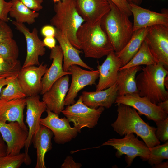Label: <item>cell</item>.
I'll return each mask as SVG.
<instances>
[{
  "label": "cell",
  "mask_w": 168,
  "mask_h": 168,
  "mask_svg": "<svg viewBox=\"0 0 168 168\" xmlns=\"http://www.w3.org/2000/svg\"><path fill=\"white\" fill-rule=\"evenodd\" d=\"M111 146L117 150L116 156L120 157L125 155L127 167L131 165L134 159L139 156L143 161H147L150 154V148L144 142L139 140L133 133L125 135L122 138H112L103 143L101 146Z\"/></svg>",
  "instance_id": "6"
},
{
  "label": "cell",
  "mask_w": 168,
  "mask_h": 168,
  "mask_svg": "<svg viewBox=\"0 0 168 168\" xmlns=\"http://www.w3.org/2000/svg\"><path fill=\"white\" fill-rule=\"evenodd\" d=\"M148 28H144L134 31L125 46L119 52L115 53L121 61L122 67L127 63L137 53L144 40Z\"/></svg>",
  "instance_id": "26"
},
{
  "label": "cell",
  "mask_w": 168,
  "mask_h": 168,
  "mask_svg": "<svg viewBox=\"0 0 168 168\" xmlns=\"http://www.w3.org/2000/svg\"><path fill=\"white\" fill-rule=\"evenodd\" d=\"M7 145L0 133V157L7 155Z\"/></svg>",
  "instance_id": "42"
},
{
  "label": "cell",
  "mask_w": 168,
  "mask_h": 168,
  "mask_svg": "<svg viewBox=\"0 0 168 168\" xmlns=\"http://www.w3.org/2000/svg\"><path fill=\"white\" fill-rule=\"evenodd\" d=\"M26 99L27 109L26 122L28 127V135L24 147L25 153L26 157V165H28L31 163L28 154L29 149L34 136L40 127V118L43 113L46 111L47 107L43 101L40 100L38 95L27 96Z\"/></svg>",
  "instance_id": "10"
},
{
  "label": "cell",
  "mask_w": 168,
  "mask_h": 168,
  "mask_svg": "<svg viewBox=\"0 0 168 168\" xmlns=\"http://www.w3.org/2000/svg\"><path fill=\"white\" fill-rule=\"evenodd\" d=\"M79 14L85 22L93 24L100 23L110 6L109 0H75Z\"/></svg>",
  "instance_id": "18"
},
{
  "label": "cell",
  "mask_w": 168,
  "mask_h": 168,
  "mask_svg": "<svg viewBox=\"0 0 168 168\" xmlns=\"http://www.w3.org/2000/svg\"><path fill=\"white\" fill-rule=\"evenodd\" d=\"M53 134L46 127L41 125L34 136L32 142L36 149L37 160L35 168H46L45 155L52 149L51 139Z\"/></svg>",
  "instance_id": "24"
},
{
  "label": "cell",
  "mask_w": 168,
  "mask_h": 168,
  "mask_svg": "<svg viewBox=\"0 0 168 168\" xmlns=\"http://www.w3.org/2000/svg\"><path fill=\"white\" fill-rule=\"evenodd\" d=\"M47 115L40 118V123L49 129L54 135L53 139L58 144H64L75 138L80 132L76 127H71L68 119L60 118L59 115L46 109Z\"/></svg>",
  "instance_id": "11"
},
{
  "label": "cell",
  "mask_w": 168,
  "mask_h": 168,
  "mask_svg": "<svg viewBox=\"0 0 168 168\" xmlns=\"http://www.w3.org/2000/svg\"><path fill=\"white\" fill-rule=\"evenodd\" d=\"M129 3H133L139 5L141 4L142 1V0H126Z\"/></svg>",
  "instance_id": "46"
},
{
  "label": "cell",
  "mask_w": 168,
  "mask_h": 168,
  "mask_svg": "<svg viewBox=\"0 0 168 168\" xmlns=\"http://www.w3.org/2000/svg\"><path fill=\"white\" fill-rule=\"evenodd\" d=\"M122 67L121 61L114 51L108 54L102 64L97 66L99 80L96 85V91L106 89L115 84L119 70Z\"/></svg>",
  "instance_id": "19"
},
{
  "label": "cell",
  "mask_w": 168,
  "mask_h": 168,
  "mask_svg": "<svg viewBox=\"0 0 168 168\" xmlns=\"http://www.w3.org/2000/svg\"><path fill=\"white\" fill-rule=\"evenodd\" d=\"M76 38L85 57L100 59L114 51L100 23H83L77 31Z\"/></svg>",
  "instance_id": "4"
},
{
  "label": "cell",
  "mask_w": 168,
  "mask_h": 168,
  "mask_svg": "<svg viewBox=\"0 0 168 168\" xmlns=\"http://www.w3.org/2000/svg\"><path fill=\"white\" fill-rule=\"evenodd\" d=\"M104 108L101 107L97 109L90 108L83 103L80 96L76 102L67 106L62 113L81 132V129L84 128H91L97 125Z\"/></svg>",
  "instance_id": "7"
},
{
  "label": "cell",
  "mask_w": 168,
  "mask_h": 168,
  "mask_svg": "<svg viewBox=\"0 0 168 168\" xmlns=\"http://www.w3.org/2000/svg\"><path fill=\"white\" fill-rule=\"evenodd\" d=\"M49 58L52 60V63L42 79V89L40 94L43 95L48 91L53 84L62 77L71 75L69 71L63 70V56L60 45H56L51 49Z\"/></svg>",
  "instance_id": "20"
},
{
  "label": "cell",
  "mask_w": 168,
  "mask_h": 168,
  "mask_svg": "<svg viewBox=\"0 0 168 168\" xmlns=\"http://www.w3.org/2000/svg\"><path fill=\"white\" fill-rule=\"evenodd\" d=\"M55 14L51 25L64 35L76 48L81 49L76 38L77 31L85 21L79 14L75 0H61L54 4Z\"/></svg>",
  "instance_id": "5"
},
{
  "label": "cell",
  "mask_w": 168,
  "mask_h": 168,
  "mask_svg": "<svg viewBox=\"0 0 168 168\" xmlns=\"http://www.w3.org/2000/svg\"><path fill=\"white\" fill-rule=\"evenodd\" d=\"M18 75L11 77L6 85V86L2 88L0 94V99L10 100L26 97L19 84Z\"/></svg>",
  "instance_id": "29"
},
{
  "label": "cell",
  "mask_w": 168,
  "mask_h": 168,
  "mask_svg": "<svg viewBox=\"0 0 168 168\" xmlns=\"http://www.w3.org/2000/svg\"><path fill=\"white\" fill-rule=\"evenodd\" d=\"M21 69L19 61L11 63L0 57V78H6L17 75Z\"/></svg>",
  "instance_id": "33"
},
{
  "label": "cell",
  "mask_w": 168,
  "mask_h": 168,
  "mask_svg": "<svg viewBox=\"0 0 168 168\" xmlns=\"http://www.w3.org/2000/svg\"><path fill=\"white\" fill-rule=\"evenodd\" d=\"M129 6L133 17V31L156 25L168 26L167 9H164L161 13H158L143 8L133 3H129Z\"/></svg>",
  "instance_id": "16"
},
{
  "label": "cell",
  "mask_w": 168,
  "mask_h": 168,
  "mask_svg": "<svg viewBox=\"0 0 168 168\" xmlns=\"http://www.w3.org/2000/svg\"><path fill=\"white\" fill-rule=\"evenodd\" d=\"M13 36L12 31L7 22L0 20V41L13 38Z\"/></svg>",
  "instance_id": "36"
},
{
  "label": "cell",
  "mask_w": 168,
  "mask_h": 168,
  "mask_svg": "<svg viewBox=\"0 0 168 168\" xmlns=\"http://www.w3.org/2000/svg\"><path fill=\"white\" fill-rule=\"evenodd\" d=\"M116 105L117 117L111 124L115 131L121 136L134 133L142 139L149 148L160 144L155 136L156 128L145 122L135 109L123 104Z\"/></svg>",
  "instance_id": "1"
},
{
  "label": "cell",
  "mask_w": 168,
  "mask_h": 168,
  "mask_svg": "<svg viewBox=\"0 0 168 168\" xmlns=\"http://www.w3.org/2000/svg\"><path fill=\"white\" fill-rule=\"evenodd\" d=\"M82 166L80 163H76L70 156H68L61 166L62 168H80Z\"/></svg>",
  "instance_id": "39"
},
{
  "label": "cell",
  "mask_w": 168,
  "mask_h": 168,
  "mask_svg": "<svg viewBox=\"0 0 168 168\" xmlns=\"http://www.w3.org/2000/svg\"><path fill=\"white\" fill-rule=\"evenodd\" d=\"M116 83L106 89L95 91H84L80 96L83 103L94 109L99 107L110 108L114 103L118 96Z\"/></svg>",
  "instance_id": "21"
},
{
  "label": "cell",
  "mask_w": 168,
  "mask_h": 168,
  "mask_svg": "<svg viewBox=\"0 0 168 168\" xmlns=\"http://www.w3.org/2000/svg\"><path fill=\"white\" fill-rule=\"evenodd\" d=\"M155 168H167L168 167V161L162 162L159 164L155 165Z\"/></svg>",
  "instance_id": "45"
},
{
  "label": "cell",
  "mask_w": 168,
  "mask_h": 168,
  "mask_svg": "<svg viewBox=\"0 0 168 168\" xmlns=\"http://www.w3.org/2000/svg\"><path fill=\"white\" fill-rule=\"evenodd\" d=\"M166 113L168 114V99L158 103L157 104Z\"/></svg>",
  "instance_id": "43"
},
{
  "label": "cell",
  "mask_w": 168,
  "mask_h": 168,
  "mask_svg": "<svg viewBox=\"0 0 168 168\" xmlns=\"http://www.w3.org/2000/svg\"><path fill=\"white\" fill-rule=\"evenodd\" d=\"M144 40L157 63L168 68V26L156 25L148 27Z\"/></svg>",
  "instance_id": "8"
},
{
  "label": "cell",
  "mask_w": 168,
  "mask_h": 168,
  "mask_svg": "<svg viewBox=\"0 0 168 168\" xmlns=\"http://www.w3.org/2000/svg\"><path fill=\"white\" fill-rule=\"evenodd\" d=\"M54 37L58 42L62 51L64 62L63 68L64 71H68L70 67L72 65L94 70L81 58L79 54L82 51L75 47L64 35L56 29Z\"/></svg>",
  "instance_id": "23"
},
{
  "label": "cell",
  "mask_w": 168,
  "mask_h": 168,
  "mask_svg": "<svg viewBox=\"0 0 168 168\" xmlns=\"http://www.w3.org/2000/svg\"><path fill=\"white\" fill-rule=\"evenodd\" d=\"M11 77H8L6 78H0V94L2 89L4 86H6L7 84V82L10 79Z\"/></svg>",
  "instance_id": "44"
},
{
  "label": "cell",
  "mask_w": 168,
  "mask_h": 168,
  "mask_svg": "<svg viewBox=\"0 0 168 168\" xmlns=\"http://www.w3.org/2000/svg\"><path fill=\"white\" fill-rule=\"evenodd\" d=\"M69 75L56 81L50 89L42 95V101L47 109L58 115L64 109V100L69 86Z\"/></svg>",
  "instance_id": "17"
},
{
  "label": "cell",
  "mask_w": 168,
  "mask_h": 168,
  "mask_svg": "<svg viewBox=\"0 0 168 168\" xmlns=\"http://www.w3.org/2000/svg\"><path fill=\"white\" fill-rule=\"evenodd\" d=\"M136 77L138 94L156 104L168 99V92L166 89L165 79L167 69L159 63L146 66Z\"/></svg>",
  "instance_id": "2"
},
{
  "label": "cell",
  "mask_w": 168,
  "mask_h": 168,
  "mask_svg": "<svg viewBox=\"0 0 168 168\" xmlns=\"http://www.w3.org/2000/svg\"><path fill=\"white\" fill-rule=\"evenodd\" d=\"M12 6L9 12L11 17L14 18L16 22L31 24L35 22V19L39 14L26 7L18 0H11Z\"/></svg>",
  "instance_id": "27"
},
{
  "label": "cell",
  "mask_w": 168,
  "mask_h": 168,
  "mask_svg": "<svg viewBox=\"0 0 168 168\" xmlns=\"http://www.w3.org/2000/svg\"><path fill=\"white\" fill-rule=\"evenodd\" d=\"M110 10L103 17L101 26L110 41L115 53L120 51L132 37L133 23L129 16L109 0Z\"/></svg>",
  "instance_id": "3"
},
{
  "label": "cell",
  "mask_w": 168,
  "mask_h": 168,
  "mask_svg": "<svg viewBox=\"0 0 168 168\" xmlns=\"http://www.w3.org/2000/svg\"><path fill=\"white\" fill-rule=\"evenodd\" d=\"M61 0H53L54 2L56 3L60 1Z\"/></svg>",
  "instance_id": "47"
},
{
  "label": "cell",
  "mask_w": 168,
  "mask_h": 168,
  "mask_svg": "<svg viewBox=\"0 0 168 168\" xmlns=\"http://www.w3.org/2000/svg\"><path fill=\"white\" fill-rule=\"evenodd\" d=\"M48 69L47 64H44L43 63L38 66L33 65L21 68L18 74L17 79L26 97L40 93L42 89V79Z\"/></svg>",
  "instance_id": "13"
},
{
  "label": "cell",
  "mask_w": 168,
  "mask_h": 168,
  "mask_svg": "<svg viewBox=\"0 0 168 168\" xmlns=\"http://www.w3.org/2000/svg\"><path fill=\"white\" fill-rule=\"evenodd\" d=\"M16 29L24 35L26 40L27 52L26 58L22 68L40 64L39 58L45 54L46 49L43 41L39 38L37 29L34 28L31 32L23 24L12 21Z\"/></svg>",
  "instance_id": "14"
},
{
  "label": "cell",
  "mask_w": 168,
  "mask_h": 168,
  "mask_svg": "<svg viewBox=\"0 0 168 168\" xmlns=\"http://www.w3.org/2000/svg\"></svg>",
  "instance_id": "48"
},
{
  "label": "cell",
  "mask_w": 168,
  "mask_h": 168,
  "mask_svg": "<svg viewBox=\"0 0 168 168\" xmlns=\"http://www.w3.org/2000/svg\"><path fill=\"white\" fill-rule=\"evenodd\" d=\"M68 71L71 73L72 80L64 100V105L66 106L75 103V99L78 93L85 86L96 85L99 75L98 69L87 71L77 65L70 66Z\"/></svg>",
  "instance_id": "12"
},
{
  "label": "cell",
  "mask_w": 168,
  "mask_h": 168,
  "mask_svg": "<svg viewBox=\"0 0 168 168\" xmlns=\"http://www.w3.org/2000/svg\"><path fill=\"white\" fill-rule=\"evenodd\" d=\"M157 127L155 136L159 141L165 142L168 140V117L156 122Z\"/></svg>",
  "instance_id": "34"
},
{
  "label": "cell",
  "mask_w": 168,
  "mask_h": 168,
  "mask_svg": "<svg viewBox=\"0 0 168 168\" xmlns=\"http://www.w3.org/2000/svg\"><path fill=\"white\" fill-rule=\"evenodd\" d=\"M141 68L140 66H138L119 70L116 81L118 96L138 93L136 84V76L137 72L141 70Z\"/></svg>",
  "instance_id": "25"
},
{
  "label": "cell",
  "mask_w": 168,
  "mask_h": 168,
  "mask_svg": "<svg viewBox=\"0 0 168 168\" xmlns=\"http://www.w3.org/2000/svg\"><path fill=\"white\" fill-rule=\"evenodd\" d=\"M26 105V98L10 100L0 99V121H16L25 130H28L24 122L23 112Z\"/></svg>",
  "instance_id": "22"
},
{
  "label": "cell",
  "mask_w": 168,
  "mask_h": 168,
  "mask_svg": "<svg viewBox=\"0 0 168 168\" xmlns=\"http://www.w3.org/2000/svg\"><path fill=\"white\" fill-rule=\"evenodd\" d=\"M43 42L45 45L51 49L56 46V40L54 37H46Z\"/></svg>",
  "instance_id": "41"
},
{
  "label": "cell",
  "mask_w": 168,
  "mask_h": 168,
  "mask_svg": "<svg viewBox=\"0 0 168 168\" xmlns=\"http://www.w3.org/2000/svg\"><path fill=\"white\" fill-rule=\"evenodd\" d=\"M157 63L156 59L150 52L147 44L144 40L139 50L133 58L126 65L121 67L119 70L141 65H153Z\"/></svg>",
  "instance_id": "28"
},
{
  "label": "cell",
  "mask_w": 168,
  "mask_h": 168,
  "mask_svg": "<svg viewBox=\"0 0 168 168\" xmlns=\"http://www.w3.org/2000/svg\"><path fill=\"white\" fill-rule=\"evenodd\" d=\"M41 32L43 35L45 36V37H54L55 28H54L52 25H46L42 28Z\"/></svg>",
  "instance_id": "40"
},
{
  "label": "cell",
  "mask_w": 168,
  "mask_h": 168,
  "mask_svg": "<svg viewBox=\"0 0 168 168\" xmlns=\"http://www.w3.org/2000/svg\"><path fill=\"white\" fill-rule=\"evenodd\" d=\"M19 48L16 42L13 38L0 41V57L11 63L18 62Z\"/></svg>",
  "instance_id": "30"
},
{
  "label": "cell",
  "mask_w": 168,
  "mask_h": 168,
  "mask_svg": "<svg viewBox=\"0 0 168 168\" xmlns=\"http://www.w3.org/2000/svg\"><path fill=\"white\" fill-rule=\"evenodd\" d=\"M12 6L11 0L7 2L5 0H0V20L6 22L8 21V15Z\"/></svg>",
  "instance_id": "35"
},
{
  "label": "cell",
  "mask_w": 168,
  "mask_h": 168,
  "mask_svg": "<svg viewBox=\"0 0 168 168\" xmlns=\"http://www.w3.org/2000/svg\"><path fill=\"white\" fill-rule=\"evenodd\" d=\"M29 9L35 12L43 8L42 4L43 0H18Z\"/></svg>",
  "instance_id": "37"
},
{
  "label": "cell",
  "mask_w": 168,
  "mask_h": 168,
  "mask_svg": "<svg viewBox=\"0 0 168 168\" xmlns=\"http://www.w3.org/2000/svg\"><path fill=\"white\" fill-rule=\"evenodd\" d=\"M0 133L6 143L7 155H16L25 147L28 131L16 121L7 124L0 121Z\"/></svg>",
  "instance_id": "15"
},
{
  "label": "cell",
  "mask_w": 168,
  "mask_h": 168,
  "mask_svg": "<svg viewBox=\"0 0 168 168\" xmlns=\"http://www.w3.org/2000/svg\"><path fill=\"white\" fill-rule=\"evenodd\" d=\"M150 148V154L147 160L151 165H156L164 159H168V141L161 145L155 146Z\"/></svg>",
  "instance_id": "31"
},
{
  "label": "cell",
  "mask_w": 168,
  "mask_h": 168,
  "mask_svg": "<svg viewBox=\"0 0 168 168\" xmlns=\"http://www.w3.org/2000/svg\"><path fill=\"white\" fill-rule=\"evenodd\" d=\"M26 161L25 152L6 155L0 157V168H19L23 163L26 164Z\"/></svg>",
  "instance_id": "32"
},
{
  "label": "cell",
  "mask_w": 168,
  "mask_h": 168,
  "mask_svg": "<svg viewBox=\"0 0 168 168\" xmlns=\"http://www.w3.org/2000/svg\"><path fill=\"white\" fill-rule=\"evenodd\" d=\"M122 11L126 13L129 16L132 15L129 9V3L126 0H110Z\"/></svg>",
  "instance_id": "38"
},
{
  "label": "cell",
  "mask_w": 168,
  "mask_h": 168,
  "mask_svg": "<svg viewBox=\"0 0 168 168\" xmlns=\"http://www.w3.org/2000/svg\"><path fill=\"white\" fill-rule=\"evenodd\" d=\"M116 105L123 104L137 110L138 113L145 116L148 119L156 122L168 117V114L157 104L151 102L138 93L128 94L118 96L114 102Z\"/></svg>",
  "instance_id": "9"
}]
</instances>
